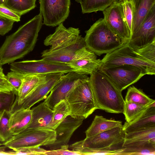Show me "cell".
<instances>
[{
  "label": "cell",
  "mask_w": 155,
  "mask_h": 155,
  "mask_svg": "<svg viewBox=\"0 0 155 155\" xmlns=\"http://www.w3.org/2000/svg\"><path fill=\"white\" fill-rule=\"evenodd\" d=\"M30 108L18 109L11 113L9 120V128L13 136L22 132L31 124L32 113Z\"/></svg>",
  "instance_id": "d6986e66"
},
{
  "label": "cell",
  "mask_w": 155,
  "mask_h": 155,
  "mask_svg": "<svg viewBox=\"0 0 155 155\" xmlns=\"http://www.w3.org/2000/svg\"><path fill=\"white\" fill-rule=\"evenodd\" d=\"M89 78L87 75L75 71L69 72L63 75L47 96L44 102L51 109L63 100L68 93L81 81Z\"/></svg>",
  "instance_id": "30bf717a"
},
{
  "label": "cell",
  "mask_w": 155,
  "mask_h": 155,
  "mask_svg": "<svg viewBox=\"0 0 155 155\" xmlns=\"http://www.w3.org/2000/svg\"><path fill=\"white\" fill-rule=\"evenodd\" d=\"M15 21L0 17V35H4L12 29Z\"/></svg>",
  "instance_id": "ab89813d"
},
{
  "label": "cell",
  "mask_w": 155,
  "mask_h": 155,
  "mask_svg": "<svg viewBox=\"0 0 155 155\" xmlns=\"http://www.w3.org/2000/svg\"><path fill=\"white\" fill-rule=\"evenodd\" d=\"M103 12V19L108 27L123 40L128 43L131 33L126 24L120 1L112 4Z\"/></svg>",
  "instance_id": "4fadbf2b"
},
{
  "label": "cell",
  "mask_w": 155,
  "mask_h": 155,
  "mask_svg": "<svg viewBox=\"0 0 155 155\" xmlns=\"http://www.w3.org/2000/svg\"><path fill=\"white\" fill-rule=\"evenodd\" d=\"M85 32L87 47L98 56L110 53L127 43L110 28L103 18H99Z\"/></svg>",
  "instance_id": "277c9868"
},
{
  "label": "cell",
  "mask_w": 155,
  "mask_h": 155,
  "mask_svg": "<svg viewBox=\"0 0 155 155\" xmlns=\"http://www.w3.org/2000/svg\"><path fill=\"white\" fill-rule=\"evenodd\" d=\"M50 74L23 76L22 85L15 95L12 107L19 104L38 85L45 81Z\"/></svg>",
  "instance_id": "7402d4cb"
},
{
  "label": "cell",
  "mask_w": 155,
  "mask_h": 155,
  "mask_svg": "<svg viewBox=\"0 0 155 155\" xmlns=\"http://www.w3.org/2000/svg\"><path fill=\"white\" fill-rule=\"evenodd\" d=\"M124 100L145 106H150L155 102L154 100L150 98L142 90L134 86L128 88Z\"/></svg>",
  "instance_id": "83f0119b"
},
{
  "label": "cell",
  "mask_w": 155,
  "mask_h": 155,
  "mask_svg": "<svg viewBox=\"0 0 155 155\" xmlns=\"http://www.w3.org/2000/svg\"><path fill=\"white\" fill-rule=\"evenodd\" d=\"M124 140V132L122 127H116L86 137L72 144L69 147L72 150L81 154V151L86 149L118 147L117 145H122Z\"/></svg>",
  "instance_id": "ba28073f"
},
{
  "label": "cell",
  "mask_w": 155,
  "mask_h": 155,
  "mask_svg": "<svg viewBox=\"0 0 155 155\" xmlns=\"http://www.w3.org/2000/svg\"><path fill=\"white\" fill-rule=\"evenodd\" d=\"M15 91L0 92V112L4 110L10 112L15 99Z\"/></svg>",
  "instance_id": "1f68e13d"
},
{
  "label": "cell",
  "mask_w": 155,
  "mask_h": 155,
  "mask_svg": "<svg viewBox=\"0 0 155 155\" xmlns=\"http://www.w3.org/2000/svg\"><path fill=\"white\" fill-rule=\"evenodd\" d=\"M98 70L106 75L121 92L145 75L138 68L129 65L100 68Z\"/></svg>",
  "instance_id": "7c38bea8"
},
{
  "label": "cell",
  "mask_w": 155,
  "mask_h": 155,
  "mask_svg": "<svg viewBox=\"0 0 155 155\" xmlns=\"http://www.w3.org/2000/svg\"><path fill=\"white\" fill-rule=\"evenodd\" d=\"M120 0L123 1H130L131 0Z\"/></svg>",
  "instance_id": "bcb514c9"
},
{
  "label": "cell",
  "mask_w": 155,
  "mask_h": 155,
  "mask_svg": "<svg viewBox=\"0 0 155 155\" xmlns=\"http://www.w3.org/2000/svg\"><path fill=\"white\" fill-rule=\"evenodd\" d=\"M0 76L5 77V75L4 74L3 72V69L2 68V65L0 64Z\"/></svg>",
  "instance_id": "7bdbcfd3"
},
{
  "label": "cell",
  "mask_w": 155,
  "mask_h": 155,
  "mask_svg": "<svg viewBox=\"0 0 155 155\" xmlns=\"http://www.w3.org/2000/svg\"><path fill=\"white\" fill-rule=\"evenodd\" d=\"M123 65L136 67L141 70L145 75L155 74V63L145 59L138 52L137 50H135L131 47L128 43L106 54L101 60L98 69Z\"/></svg>",
  "instance_id": "5b68a950"
},
{
  "label": "cell",
  "mask_w": 155,
  "mask_h": 155,
  "mask_svg": "<svg viewBox=\"0 0 155 155\" xmlns=\"http://www.w3.org/2000/svg\"></svg>",
  "instance_id": "7dc6e473"
},
{
  "label": "cell",
  "mask_w": 155,
  "mask_h": 155,
  "mask_svg": "<svg viewBox=\"0 0 155 155\" xmlns=\"http://www.w3.org/2000/svg\"><path fill=\"white\" fill-rule=\"evenodd\" d=\"M66 100L70 110V115L85 119L97 109L89 81H81L68 94Z\"/></svg>",
  "instance_id": "8992f818"
},
{
  "label": "cell",
  "mask_w": 155,
  "mask_h": 155,
  "mask_svg": "<svg viewBox=\"0 0 155 155\" xmlns=\"http://www.w3.org/2000/svg\"><path fill=\"white\" fill-rule=\"evenodd\" d=\"M5 77L8 81L14 88L16 95L22 85L24 76L11 71L7 73Z\"/></svg>",
  "instance_id": "e575fe53"
},
{
  "label": "cell",
  "mask_w": 155,
  "mask_h": 155,
  "mask_svg": "<svg viewBox=\"0 0 155 155\" xmlns=\"http://www.w3.org/2000/svg\"><path fill=\"white\" fill-rule=\"evenodd\" d=\"M6 147L2 143H0V154L16 155L15 151L14 150L6 151Z\"/></svg>",
  "instance_id": "b9f144b4"
},
{
  "label": "cell",
  "mask_w": 155,
  "mask_h": 155,
  "mask_svg": "<svg viewBox=\"0 0 155 155\" xmlns=\"http://www.w3.org/2000/svg\"><path fill=\"white\" fill-rule=\"evenodd\" d=\"M101 60L87 47L81 49L68 64L74 71L91 75L98 70Z\"/></svg>",
  "instance_id": "2e32d148"
},
{
  "label": "cell",
  "mask_w": 155,
  "mask_h": 155,
  "mask_svg": "<svg viewBox=\"0 0 155 155\" xmlns=\"http://www.w3.org/2000/svg\"><path fill=\"white\" fill-rule=\"evenodd\" d=\"M123 147H111L104 148L86 149L81 152L83 155H120Z\"/></svg>",
  "instance_id": "d6a6232c"
},
{
  "label": "cell",
  "mask_w": 155,
  "mask_h": 155,
  "mask_svg": "<svg viewBox=\"0 0 155 155\" xmlns=\"http://www.w3.org/2000/svg\"><path fill=\"white\" fill-rule=\"evenodd\" d=\"M137 50L138 52L145 59L155 63V41L146 46Z\"/></svg>",
  "instance_id": "d590c367"
},
{
  "label": "cell",
  "mask_w": 155,
  "mask_h": 155,
  "mask_svg": "<svg viewBox=\"0 0 155 155\" xmlns=\"http://www.w3.org/2000/svg\"><path fill=\"white\" fill-rule=\"evenodd\" d=\"M122 126L121 121L107 119L103 116L96 115L85 132L86 137H89L114 128L122 127Z\"/></svg>",
  "instance_id": "603a6c76"
},
{
  "label": "cell",
  "mask_w": 155,
  "mask_h": 155,
  "mask_svg": "<svg viewBox=\"0 0 155 155\" xmlns=\"http://www.w3.org/2000/svg\"><path fill=\"white\" fill-rule=\"evenodd\" d=\"M46 150L40 147L21 149L15 151L16 154L44 155Z\"/></svg>",
  "instance_id": "f35d334b"
},
{
  "label": "cell",
  "mask_w": 155,
  "mask_h": 155,
  "mask_svg": "<svg viewBox=\"0 0 155 155\" xmlns=\"http://www.w3.org/2000/svg\"><path fill=\"white\" fill-rule=\"evenodd\" d=\"M39 2L40 13L46 26L58 25L68 17L70 0H39Z\"/></svg>",
  "instance_id": "8fae6325"
},
{
  "label": "cell",
  "mask_w": 155,
  "mask_h": 155,
  "mask_svg": "<svg viewBox=\"0 0 155 155\" xmlns=\"http://www.w3.org/2000/svg\"><path fill=\"white\" fill-rule=\"evenodd\" d=\"M11 91L15 92L12 86L8 81L6 77L0 76V92Z\"/></svg>",
  "instance_id": "60d3db41"
},
{
  "label": "cell",
  "mask_w": 155,
  "mask_h": 155,
  "mask_svg": "<svg viewBox=\"0 0 155 155\" xmlns=\"http://www.w3.org/2000/svg\"><path fill=\"white\" fill-rule=\"evenodd\" d=\"M127 27L131 33L133 18V6L131 0L120 1Z\"/></svg>",
  "instance_id": "836d02e7"
},
{
  "label": "cell",
  "mask_w": 155,
  "mask_h": 155,
  "mask_svg": "<svg viewBox=\"0 0 155 155\" xmlns=\"http://www.w3.org/2000/svg\"><path fill=\"white\" fill-rule=\"evenodd\" d=\"M124 132L122 147L131 143L150 141L155 143V126Z\"/></svg>",
  "instance_id": "cb8c5ba5"
},
{
  "label": "cell",
  "mask_w": 155,
  "mask_h": 155,
  "mask_svg": "<svg viewBox=\"0 0 155 155\" xmlns=\"http://www.w3.org/2000/svg\"><path fill=\"white\" fill-rule=\"evenodd\" d=\"M64 74H51L44 81L38 85L18 105L12 107L11 113L18 109L31 108L37 102L47 97L53 88Z\"/></svg>",
  "instance_id": "5bb4252c"
},
{
  "label": "cell",
  "mask_w": 155,
  "mask_h": 155,
  "mask_svg": "<svg viewBox=\"0 0 155 155\" xmlns=\"http://www.w3.org/2000/svg\"><path fill=\"white\" fill-rule=\"evenodd\" d=\"M42 19L39 13L6 37L0 48L1 65L13 62L33 50L43 25Z\"/></svg>",
  "instance_id": "7a4b0ae2"
},
{
  "label": "cell",
  "mask_w": 155,
  "mask_h": 155,
  "mask_svg": "<svg viewBox=\"0 0 155 155\" xmlns=\"http://www.w3.org/2000/svg\"><path fill=\"white\" fill-rule=\"evenodd\" d=\"M75 1L77 2L80 3L81 0H75Z\"/></svg>",
  "instance_id": "f6af8a7d"
},
{
  "label": "cell",
  "mask_w": 155,
  "mask_h": 155,
  "mask_svg": "<svg viewBox=\"0 0 155 155\" xmlns=\"http://www.w3.org/2000/svg\"><path fill=\"white\" fill-rule=\"evenodd\" d=\"M10 69L23 76L62 73L66 74L74 70L68 64L40 60L13 62Z\"/></svg>",
  "instance_id": "9c48e42d"
},
{
  "label": "cell",
  "mask_w": 155,
  "mask_h": 155,
  "mask_svg": "<svg viewBox=\"0 0 155 155\" xmlns=\"http://www.w3.org/2000/svg\"><path fill=\"white\" fill-rule=\"evenodd\" d=\"M155 41V5L148 13L138 30L131 36L129 45L136 50Z\"/></svg>",
  "instance_id": "9a60e30c"
},
{
  "label": "cell",
  "mask_w": 155,
  "mask_h": 155,
  "mask_svg": "<svg viewBox=\"0 0 155 155\" xmlns=\"http://www.w3.org/2000/svg\"><path fill=\"white\" fill-rule=\"evenodd\" d=\"M53 110L51 129L54 130L67 116L70 115V110L68 102L65 100L58 104L54 107Z\"/></svg>",
  "instance_id": "f1b7e54d"
},
{
  "label": "cell",
  "mask_w": 155,
  "mask_h": 155,
  "mask_svg": "<svg viewBox=\"0 0 155 155\" xmlns=\"http://www.w3.org/2000/svg\"><path fill=\"white\" fill-rule=\"evenodd\" d=\"M69 146H64L60 148L48 150H46L44 153L45 155H81L77 152L70 150L68 149Z\"/></svg>",
  "instance_id": "74e56055"
},
{
  "label": "cell",
  "mask_w": 155,
  "mask_h": 155,
  "mask_svg": "<svg viewBox=\"0 0 155 155\" xmlns=\"http://www.w3.org/2000/svg\"><path fill=\"white\" fill-rule=\"evenodd\" d=\"M80 34L78 28H67L63 23L60 24L44 40V44L51 47L42 52V59L68 64L79 50L86 46L84 38Z\"/></svg>",
  "instance_id": "6da1fadb"
},
{
  "label": "cell",
  "mask_w": 155,
  "mask_h": 155,
  "mask_svg": "<svg viewBox=\"0 0 155 155\" xmlns=\"http://www.w3.org/2000/svg\"><path fill=\"white\" fill-rule=\"evenodd\" d=\"M131 0L133 6V18L131 36L138 30L150 10L155 5V0Z\"/></svg>",
  "instance_id": "ffe728a7"
},
{
  "label": "cell",
  "mask_w": 155,
  "mask_h": 155,
  "mask_svg": "<svg viewBox=\"0 0 155 155\" xmlns=\"http://www.w3.org/2000/svg\"><path fill=\"white\" fill-rule=\"evenodd\" d=\"M84 120L74 118L70 115L67 116L54 130L56 134L55 140L53 143L48 146L50 150L68 145L73 134L81 125Z\"/></svg>",
  "instance_id": "e0dca14e"
},
{
  "label": "cell",
  "mask_w": 155,
  "mask_h": 155,
  "mask_svg": "<svg viewBox=\"0 0 155 155\" xmlns=\"http://www.w3.org/2000/svg\"><path fill=\"white\" fill-rule=\"evenodd\" d=\"M55 131L51 129L38 128L26 129L13 136L3 144L16 151L21 149L48 146L55 140Z\"/></svg>",
  "instance_id": "52a82bcc"
},
{
  "label": "cell",
  "mask_w": 155,
  "mask_h": 155,
  "mask_svg": "<svg viewBox=\"0 0 155 155\" xmlns=\"http://www.w3.org/2000/svg\"><path fill=\"white\" fill-rule=\"evenodd\" d=\"M6 0H0V5L4 6Z\"/></svg>",
  "instance_id": "ee69618b"
},
{
  "label": "cell",
  "mask_w": 155,
  "mask_h": 155,
  "mask_svg": "<svg viewBox=\"0 0 155 155\" xmlns=\"http://www.w3.org/2000/svg\"><path fill=\"white\" fill-rule=\"evenodd\" d=\"M155 126V107H150L134 119L123 125L124 132H130Z\"/></svg>",
  "instance_id": "44dd1931"
},
{
  "label": "cell",
  "mask_w": 155,
  "mask_h": 155,
  "mask_svg": "<svg viewBox=\"0 0 155 155\" xmlns=\"http://www.w3.org/2000/svg\"><path fill=\"white\" fill-rule=\"evenodd\" d=\"M36 0H6L4 6L21 16L36 7Z\"/></svg>",
  "instance_id": "4316f807"
},
{
  "label": "cell",
  "mask_w": 155,
  "mask_h": 155,
  "mask_svg": "<svg viewBox=\"0 0 155 155\" xmlns=\"http://www.w3.org/2000/svg\"><path fill=\"white\" fill-rule=\"evenodd\" d=\"M89 81L97 109L112 113H123L125 101L122 92L104 74L97 70Z\"/></svg>",
  "instance_id": "3957f363"
},
{
  "label": "cell",
  "mask_w": 155,
  "mask_h": 155,
  "mask_svg": "<svg viewBox=\"0 0 155 155\" xmlns=\"http://www.w3.org/2000/svg\"><path fill=\"white\" fill-rule=\"evenodd\" d=\"M122 147L121 155L155 154V143L150 141L132 143Z\"/></svg>",
  "instance_id": "d4e9b609"
},
{
  "label": "cell",
  "mask_w": 155,
  "mask_h": 155,
  "mask_svg": "<svg viewBox=\"0 0 155 155\" xmlns=\"http://www.w3.org/2000/svg\"><path fill=\"white\" fill-rule=\"evenodd\" d=\"M118 0H81L80 3L82 12L89 13L103 11Z\"/></svg>",
  "instance_id": "484cf974"
},
{
  "label": "cell",
  "mask_w": 155,
  "mask_h": 155,
  "mask_svg": "<svg viewBox=\"0 0 155 155\" xmlns=\"http://www.w3.org/2000/svg\"><path fill=\"white\" fill-rule=\"evenodd\" d=\"M21 16L4 6L0 5V17L18 22Z\"/></svg>",
  "instance_id": "8d00e7d4"
},
{
  "label": "cell",
  "mask_w": 155,
  "mask_h": 155,
  "mask_svg": "<svg viewBox=\"0 0 155 155\" xmlns=\"http://www.w3.org/2000/svg\"><path fill=\"white\" fill-rule=\"evenodd\" d=\"M155 107V102L150 106H145L131 102H125L123 114L126 122L132 120L148 107Z\"/></svg>",
  "instance_id": "f546056e"
},
{
  "label": "cell",
  "mask_w": 155,
  "mask_h": 155,
  "mask_svg": "<svg viewBox=\"0 0 155 155\" xmlns=\"http://www.w3.org/2000/svg\"><path fill=\"white\" fill-rule=\"evenodd\" d=\"M31 110V122L26 129L38 128L51 129L53 110L43 102L32 108Z\"/></svg>",
  "instance_id": "ac0fdd59"
},
{
  "label": "cell",
  "mask_w": 155,
  "mask_h": 155,
  "mask_svg": "<svg viewBox=\"0 0 155 155\" xmlns=\"http://www.w3.org/2000/svg\"><path fill=\"white\" fill-rule=\"evenodd\" d=\"M11 113L4 110L0 112V141L4 142L10 139L12 135L9 128Z\"/></svg>",
  "instance_id": "4dcf8cb0"
}]
</instances>
